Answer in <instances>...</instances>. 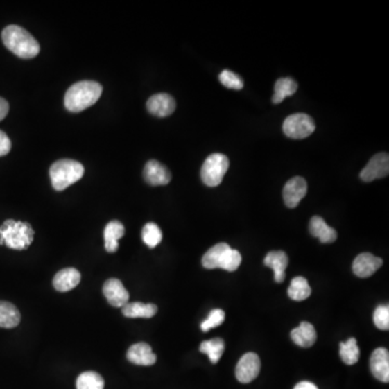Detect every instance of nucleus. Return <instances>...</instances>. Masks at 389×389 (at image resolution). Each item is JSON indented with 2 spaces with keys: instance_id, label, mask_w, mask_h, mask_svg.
Instances as JSON below:
<instances>
[{
  "instance_id": "f257e3e1",
  "label": "nucleus",
  "mask_w": 389,
  "mask_h": 389,
  "mask_svg": "<svg viewBox=\"0 0 389 389\" xmlns=\"http://www.w3.org/2000/svg\"><path fill=\"white\" fill-rule=\"evenodd\" d=\"M102 91L103 88L96 81H79L67 90L64 104L71 113H79L94 105L102 96Z\"/></svg>"
},
{
  "instance_id": "f03ea898",
  "label": "nucleus",
  "mask_w": 389,
  "mask_h": 389,
  "mask_svg": "<svg viewBox=\"0 0 389 389\" xmlns=\"http://www.w3.org/2000/svg\"><path fill=\"white\" fill-rule=\"evenodd\" d=\"M1 38L7 49L21 59H33L40 53V44L23 27L9 25L1 33Z\"/></svg>"
},
{
  "instance_id": "7ed1b4c3",
  "label": "nucleus",
  "mask_w": 389,
  "mask_h": 389,
  "mask_svg": "<svg viewBox=\"0 0 389 389\" xmlns=\"http://www.w3.org/2000/svg\"><path fill=\"white\" fill-rule=\"evenodd\" d=\"M34 234L31 224L7 220L0 226V245L13 250H25L34 241Z\"/></svg>"
},
{
  "instance_id": "20e7f679",
  "label": "nucleus",
  "mask_w": 389,
  "mask_h": 389,
  "mask_svg": "<svg viewBox=\"0 0 389 389\" xmlns=\"http://www.w3.org/2000/svg\"><path fill=\"white\" fill-rule=\"evenodd\" d=\"M241 254L237 250L232 249L227 243H221L207 251L202 257V266L207 270L235 272L241 264Z\"/></svg>"
},
{
  "instance_id": "39448f33",
  "label": "nucleus",
  "mask_w": 389,
  "mask_h": 389,
  "mask_svg": "<svg viewBox=\"0 0 389 389\" xmlns=\"http://www.w3.org/2000/svg\"><path fill=\"white\" fill-rule=\"evenodd\" d=\"M85 173V168L76 160L62 159L50 168V179L55 191H64L78 182Z\"/></svg>"
},
{
  "instance_id": "423d86ee",
  "label": "nucleus",
  "mask_w": 389,
  "mask_h": 389,
  "mask_svg": "<svg viewBox=\"0 0 389 389\" xmlns=\"http://www.w3.org/2000/svg\"><path fill=\"white\" fill-rule=\"evenodd\" d=\"M230 168V160L225 155L216 153L210 155L201 166V180L209 187H216L222 183Z\"/></svg>"
},
{
  "instance_id": "0eeeda50",
  "label": "nucleus",
  "mask_w": 389,
  "mask_h": 389,
  "mask_svg": "<svg viewBox=\"0 0 389 389\" xmlns=\"http://www.w3.org/2000/svg\"><path fill=\"white\" fill-rule=\"evenodd\" d=\"M282 129L286 137L301 140L313 135L316 125L311 116L306 114H294L286 118Z\"/></svg>"
},
{
  "instance_id": "6e6552de",
  "label": "nucleus",
  "mask_w": 389,
  "mask_h": 389,
  "mask_svg": "<svg viewBox=\"0 0 389 389\" xmlns=\"http://www.w3.org/2000/svg\"><path fill=\"white\" fill-rule=\"evenodd\" d=\"M261 371V360L254 353H247L239 360L236 367V377L243 384H248L259 377Z\"/></svg>"
},
{
  "instance_id": "1a4fd4ad",
  "label": "nucleus",
  "mask_w": 389,
  "mask_h": 389,
  "mask_svg": "<svg viewBox=\"0 0 389 389\" xmlns=\"http://www.w3.org/2000/svg\"><path fill=\"white\" fill-rule=\"evenodd\" d=\"M389 173V156L387 153H379L371 158L367 166L360 173V179L363 182H372L374 180L387 177Z\"/></svg>"
},
{
  "instance_id": "9d476101",
  "label": "nucleus",
  "mask_w": 389,
  "mask_h": 389,
  "mask_svg": "<svg viewBox=\"0 0 389 389\" xmlns=\"http://www.w3.org/2000/svg\"><path fill=\"white\" fill-rule=\"evenodd\" d=\"M307 182L302 177H294L286 182L282 196L288 208H296L302 199L306 196Z\"/></svg>"
},
{
  "instance_id": "9b49d317",
  "label": "nucleus",
  "mask_w": 389,
  "mask_h": 389,
  "mask_svg": "<svg viewBox=\"0 0 389 389\" xmlns=\"http://www.w3.org/2000/svg\"><path fill=\"white\" fill-rule=\"evenodd\" d=\"M143 175L146 183L152 187H162L171 181L169 169L157 160H150L145 164Z\"/></svg>"
},
{
  "instance_id": "f8f14e48",
  "label": "nucleus",
  "mask_w": 389,
  "mask_h": 389,
  "mask_svg": "<svg viewBox=\"0 0 389 389\" xmlns=\"http://www.w3.org/2000/svg\"><path fill=\"white\" fill-rule=\"evenodd\" d=\"M103 293L108 303L113 307H121L129 303V292L126 290L123 282L120 280L108 279L104 284Z\"/></svg>"
},
{
  "instance_id": "ddd939ff",
  "label": "nucleus",
  "mask_w": 389,
  "mask_h": 389,
  "mask_svg": "<svg viewBox=\"0 0 389 389\" xmlns=\"http://www.w3.org/2000/svg\"><path fill=\"white\" fill-rule=\"evenodd\" d=\"M147 110L152 115L157 117H168L173 114L177 104L170 94H158L150 96L147 101Z\"/></svg>"
},
{
  "instance_id": "4468645a",
  "label": "nucleus",
  "mask_w": 389,
  "mask_h": 389,
  "mask_svg": "<svg viewBox=\"0 0 389 389\" xmlns=\"http://www.w3.org/2000/svg\"><path fill=\"white\" fill-rule=\"evenodd\" d=\"M383 265L382 259L371 254L363 253L358 255L353 263V272L360 278H368L372 276Z\"/></svg>"
},
{
  "instance_id": "2eb2a0df",
  "label": "nucleus",
  "mask_w": 389,
  "mask_h": 389,
  "mask_svg": "<svg viewBox=\"0 0 389 389\" xmlns=\"http://www.w3.org/2000/svg\"><path fill=\"white\" fill-rule=\"evenodd\" d=\"M371 372L381 382H389V353L385 348H377L370 359Z\"/></svg>"
},
{
  "instance_id": "dca6fc26",
  "label": "nucleus",
  "mask_w": 389,
  "mask_h": 389,
  "mask_svg": "<svg viewBox=\"0 0 389 389\" xmlns=\"http://www.w3.org/2000/svg\"><path fill=\"white\" fill-rule=\"evenodd\" d=\"M127 359L137 365H153L156 363L157 357L153 353L152 347L147 343H137L128 349Z\"/></svg>"
},
{
  "instance_id": "f3484780",
  "label": "nucleus",
  "mask_w": 389,
  "mask_h": 389,
  "mask_svg": "<svg viewBox=\"0 0 389 389\" xmlns=\"http://www.w3.org/2000/svg\"><path fill=\"white\" fill-rule=\"evenodd\" d=\"M264 264L274 270L275 282H284L286 270L289 264L288 255L284 251H272L264 259Z\"/></svg>"
},
{
  "instance_id": "a211bd4d",
  "label": "nucleus",
  "mask_w": 389,
  "mask_h": 389,
  "mask_svg": "<svg viewBox=\"0 0 389 389\" xmlns=\"http://www.w3.org/2000/svg\"><path fill=\"white\" fill-rule=\"evenodd\" d=\"M80 280V273L76 268H65L54 276L53 286L60 292L71 291L78 286Z\"/></svg>"
},
{
  "instance_id": "6ab92c4d",
  "label": "nucleus",
  "mask_w": 389,
  "mask_h": 389,
  "mask_svg": "<svg viewBox=\"0 0 389 389\" xmlns=\"http://www.w3.org/2000/svg\"><path fill=\"white\" fill-rule=\"evenodd\" d=\"M309 232L313 237L319 238L322 243H332L338 238L334 228L330 227L320 216H313L309 222Z\"/></svg>"
},
{
  "instance_id": "aec40b11",
  "label": "nucleus",
  "mask_w": 389,
  "mask_h": 389,
  "mask_svg": "<svg viewBox=\"0 0 389 389\" xmlns=\"http://www.w3.org/2000/svg\"><path fill=\"white\" fill-rule=\"evenodd\" d=\"M291 338L297 346L311 347L317 340L316 330L311 323L304 321L297 328L292 330Z\"/></svg>"
},
{
  "instance_id": "412c9836",
  "label": "nucleus",
  "mask_w": 389,
  "mask_h": 389,
  "mask_svg": "<svg viewBox=\"0 0 389 389\" xmlns=\"http://www.w3.org/2000/svg\"><path fill=\"white\" fill-rule=\"evenodd\" d=\"M125 235V227L119 221H112L104 230V240H105V250L108 253L116 252L119 247L120 238Z\"/></svg>"
},
{
  "instance_id": "4be33fe9",
  "label": "nucleus",
  "mask_w": 389,
  "mask_h": 389,
  "mask_svg": "<svg viewBox=\"0 0 389 389\" xmlns=\"http://www.w3.org/2000/svg\"><path fill=\"white\" fill-rule=\"evenodd\" d=\"M158 311L155 304L128 303L123 307V316L127 318H152Z\"/></svg>"
},
{
  "instance_id": "5701e85b",
  "label": "nucleus",
  "mask_w": 389,
  "mask_h": 389,
  "mask_svg": "<svg viewBox=\"0 0 389 389\" xmlns=\"http://www.w3.org/2000/svg\"><path fill=\"white\" fill-rule=\"evenodd\" d=\"M20 321L21 313L19 309L9 302L0 301V328H15L19 326Z\"/></svg>"
},
{
  "instance_id": "b1692460",
  "label": "nucleus",
  "mask_w": 389,
  "mask_h": 389,
  "mask_svg": "<svg viewBox=\"0 0 389 389\" xmlns=\"http://www.w3.org/2000/svg\"><path fill=\"white\" fill-rule=\"evenodd\" d=\"M296 90H297V83L293 79L289 78V77L278 79L276 85H275V92L272 98L273 103H282L284 98L293 96Z\"/></svg>"
},
{
  "instance_id": "393cba45",
  "label": "nucleus",
  "mask_w": 389,
  "mask_h": 389,
  "mask_svg": "<svg viewBox=\"0 0 389 389\" xmlns=\"http://www.w3.org/2000/svg\"><path fill=\"white\" fill-rule=\"evenodd\" d=\"M311 294V288L304 277H295L288 289V295L293 301L301 302L309 299Z\"/></svg>"
},
{
  "instance_id": "a878e982",
  "label": "nucleus",
  "mask_w": 389,
  "mask_h": 389,
  "mask_svg": "<svg viewBox=\"0 0 389 389\" xmlns=\"http://www.w3.org/2000/svg\"><path fill=\"white\" fill-rule=\"evenodd\" d=\"M200 353L206 354L210 359L211 363H218V360L223 356L224 350H225V343L222 338H212V340H205L201 343Z\"/></svg>"
},
{
  "instance_id": "bb28decb",
  "label": "nucleus",
  "mask_w": 389,
  "mask_h": 389,
  "mask_svg": "<svg viewBox=\"0 0 389 389\" xmlns=\"http://www.w3.org/2000/svg\"><path fill=\"white\" fill-rule=\"evenodd\" d=\"M340 356L343 363L348 365H353L358 363L360 357V350L356 338H352L346 342L340 344Z\"/></svg>"
},
{
  "instance_id": "cd10ccee",
  "label": "nucleus",
  "mask_w": 389,
  "mask_h": 389,
  "mask_svg": "<svg viewBox=\"0 0 389 389\" xmlns=\"http://www.w3.org/2000/svg\"><path fill=\"white\" fill-rule=\"evenodd\" d=\"M103 377L94 371L81 373L77 379V389H104Z\"/></svg>"
},
{
  "instance_id": "c85d7f7f",
  "label": "nucleus",
  "mask_w": 389,
  "mask_h": 389,
  "mask_svg": "<svg viewBox=\"0 0 389 389\" xmlns=\"http://www.w3.org/2000/svg\"><path fill=\"white\" fill-rule=\"evenodd\" d=\"M142 239L145 245H146L147 247H150V249L159 245L162 240V233L159 226L157 225V224L152 223V222H150V223H147L146 225L143 227Z\"/></svg>"
},
{
  "instance_id": "c756f323",
  "label": "nucleus",
  "mask_w": 389,
  "mask_h": 389,
  "mask_svg": "<svg viewBox=\"0 0 389 389\" xmlns=\"http://www.w3.org/2000/svg\"><path fill=\"white\" fill-rule=\"evenodd\" d=\"M224 320H225V313L222 309H213L209 313L208 318L201 323V330L203 332H208L211 329L218 328V326H221L224 322Z\"/></svg>"
},
{
  "instance_id": "7c9ffc66",
  "label": "nucleus",
  "mask_w": 389,
  "mask_h": 389,
  "mask_svg": "<svg viewBox=\"0 0 389 389\" xmlns=\"http://www.w3.org/2000/svg\"><path fill=\"white\" fill-rule=\"evenodd\" d=\"M218 78H220L221 83L226 88L233 89V90H241L243 88V79L240 78L234 71L225 69L220 74Z\"/></svg>"
},
{
  "instance_id": "2f4dec72",
  "label": "nucleus",
  "mask_w": 389,
  "mask_h": 389,
  "mask_svg": "<svg viewBox=\"0 0 389 389\" xmlns=\"http://www.w3.org/2000/svg\"><path fill=\"white\" fill-rule=\"evenodd\" d=\"M373 321L377 328L379 330H388L389 329V307L388 305H381L377 307L373 313Z\"/></svg>"
},
{
  "instance_id": "473e14b6",
  "label": "nucleus",
  "mask_w": 389,
  "mask_h": 389,
  "mask_svg": "<svg viewBox=\"0 0 389 389\" xmlns=\"http://www.w3.org/2000/svg\"><path fill=\"white\" fill-rule=\"evenodd\" d=\"M11 150V141L3 131L0 130V157L9 154Z\"/></svg>"
},
{
  "instance_id": "72a5a7b5",
  "label": "nucleus",
  "mask_w": 389,
  "mask_h": 389,
  "mask_svg": "<svg viewBox=\"0 0 389 389\" xmlns=\"http://www.w3.org/2000/svg\"><path fill=\"white\" fill-rule=\"evenodd\" d=\"M8 113H9V103L5 98H0V121L5 119Z\"/></svg>"
},
{
  "instance_id": "f704fd0d",
  "label": "nucleus",
  "mask_w": 389,
  "mask_h": 389,
  "mask_svg": "<svg viewBox=\"0 0 389 389\" xmlns=\"http://www.w3.org/2000/svg\"><path fill=\"white\" fill-rule=\"evenodd\" d=\"M294 389H318V387L313 384V383L304 381V382H300L299 384H296Z\"/></svg>"
}]
</instances>
